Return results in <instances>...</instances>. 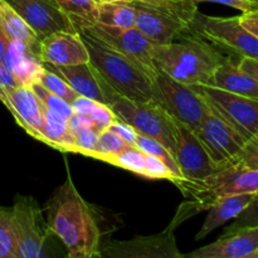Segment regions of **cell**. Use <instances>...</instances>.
Wrapping results in <instances>:
<instances>
[{
	"label": "cell",
	"instance_id": "cell-18",
	"mask_svg": "<svg viewBox=\"0 0 258 258\" xmlns=\"http://www.w3.org/2000/svg\"><path fill=\"white\" fill-rule=\"evenodd\" d=\"M15 122L35 140L44 143L43 103L28 86H19L8 95L4 102Z\"/></svg>",
	"mask_w": 258,
	"mask_h": 258
},
{
	"label": "cell",
	"instance_id": "cell-8",
	"mask_svg": "<svg viewBox=\"0 0 258 258\" xmlns=\"http://www.w3.org/2000/svg\"><path fill=\"white\" fill-rule=\"evenodd\" d=\"M118 120L128 123L139 135L155 139L175 158L176 122L154 102L120 98L111 105Z\"/></svg>",
	"mask_w": 258,
	"mask_h": 258
},
{
	"label": "cell",
	"instance_id": "cell-37",
	"mask_svg": "<svg viewBox=\"0 0 258 258\" xmlns=\"http://www.w3.org/2000/svg\"><path fill=\"white\" fill-rule=\"evenodd\" d=\"M196 4L198 3H216V4L227 5L229 8L239 10L242 14L244 13L258 12V0H191Z\"/></svg>",
	"mask_w": 258,
	"mask_h": 258
},
{
	"label": "cell",
	"instance_id": "cell-6",
	"mask_svg": "<svg viewBox=\"0 0 258 258\" xmlns=\"http://www.w3.org/2000/svg\"><path fill=\"white\" fill-rule=\"evenodd\" d=\"M136 13L135 28L156 45L169 44L190 32L191 19L198 12L194 2L171 8H159L131 0Z\"/></svg>",
	"mask_w": 258,
	"mask_h": 258
},
{
	"label": "cell",
	"instance_id": "cell-29",
	"mask_svg": "<svg viewBox=\"0 0 258 258\" xmlns=\"http://www.w3.org/2000/svg\"><path fill=\"white\" fill-rule=\"evenodd\" d=\"M72 20L95 23L98 4L95 0H54Z\"/></svg>",
	"mask_w": 258,
	"mask_h": 258
},
{
	"label": "cell",
	"instance_id": "cell-31",
	"mask_svg": "<svg viewBox=\"0 0 258 258\" xmlns=\"http://www.w3.org/2000/svg\"><path fill=\"white\" fill-rule=\"evenodd\" d=\"M38 83L42 85L45 90L52 92L53 95L58 96V97L62 98V100L67 101L70 105L78 97V96H80L71 88V86L68 85L63 78H60L59 76L50 72V71L45 70V68L43 70V72L40 73L39 78H38Z\"/></svg>",
	"mask_w": 258,
	"mask_h": 258
},
{
	"label": "cell",
	"instance_id": "cell-9",
	"mask_svg": "<svg viewBox=\"0 0 258 258\" xmlns=\"http://www.w3.org/2000/svg\"><path fill=\"white\" fill-rule=\"evenodd\" d=\"M189 28L193 34L234 53L239 59H258V38L239 23V17H209L198 10Z\"/></svg>",
	"mask_w": 258,
	"mask_h": 258
},
{
	"label": "cell",
	"instance_id": "cell-44",
	"mask_svg": "<svg viewBox=\"0 0 258 258\" xmlns=\"http://www.w3.org/2000/svg\"><path fill=\"white\" fill-rule=\"evenodd\" d=\"M238 67L248 75L253 76L258 80V59H251V58H241L237 62Z\"/></svg>",
	"mask_w": 258,
	"mask_h": 258
},
{
	"label": "cell",
	"instance_id": "cell-35",
	"mask_svg": "<svg viewBox=\"0 0 258 258\" xmlns=\"http://www.w3.org/2000/svg\"><path fill=\"white\" fill-rule=\"evenodd\" d=\"M145 178L164 179V180L173 181L174 184L178 180L163 160L148 154H145Z\"/></svg>",
	"mask_w": 258,
	"mask_h": 258
},
{
	"label": "cell",
	"instance_id": "cell-28",
	"mask_svg": "<svg viewBox=\"0 0 258 258\" xmlns=\"http://www.w3.org/2000/svg\"><path fill=\"white\" fill-rule=\"evenodd\" d=\"M106 163L145 178V154L136 149L135 146H130L126 150L110 156Z\"/></svg>",
	"mask_w": 258,
	"mask_h": 258
},
{
	"label": "cell",
	"instance_id": "cell-38",
	"mask_svg": "<svg viewBox=\"0 0 258 258\" xmlns=\"http://www.w3.org/2000/svg\"><path fill=\"white\" fill-rule=\"evenodd\" d=\"M238 163L252 169H258V134L247 141Z\"/></svg>",
	"mask_w": 258,
	"mask_h": 258
},
{
	"label": "cell",
	"instance_id": "cell-33",
	"mask_svg": "<svg viewBox=\"0 0 258 258\" xmlns=\"http://www.w3.org/2000/svg\"><path fill=\"white\" fill-rule=\"evenodd\" d=\"M73 136H75L76 154L95 159L96 153H97V131L93 128H87V130L77 131L73 134Z\"/></svg>",
	"mask_w": 258,
	"mask_h": 258
},
{
	"label": "cell",
	"instance_id": "cell-34",
	"mask_svg": "<svg viewBox=\"0 0 258 258\" xmlns=\"http://www.w3.org/2000/svg\"><path fill=\"white\" fill-rule=\"evenodd\" d=\"M254 227H258V193L254 196L253 201L249 203V206L224 231V233H232L238 229L254 228Z\"/></svg>",
	"mask_w": 258,
	"mask_h": 258
},
{
	"label": "cell",
	"instance_id": "cell-21",
	"mask_svg": "<svg viewBox=\"0 0 258 258\" xmlns=\"http://www.w3.org/2000/svg\"><path fill=\"white\" fill-rule=\"evenodd\" d=\"M3 64L10 71L20 86H28L38 82L43 64L32 49L20 42H10Z\"/></svg>",
	"mask_w": 258,
	"mask_h": 258
},
{
	"label": "cell",
	"instance_id": "cell-39",
	"mask_svg": "<svg viewBox=\"0 0 258 258\" xmlns=\"http://www.w3.org/2000/svg\"><path fill=\"white\" fill-rule=\"evenodd\" d=\"M19 86L20 85L15 80L14 76L10 73V71L3 63H0V101L4 103L7 101L8 95Z\"/></svg>",
	"mask_w": 258,
	"mask_h": 258
},
{
	"label": "cell",
	"instance_id": "cell-27",
	"mask_svg": "<svg viewBox=\"0 0 258 258\" xmlns=\"http://www.w3.org/2000/svg\"><path fill=\"white\" fill-rule=\"evenodd\" d=\"M0 258H20L10 208L0 207Z\"/></svg>",
	"mask_w": 258,
	"mask_h": 258
},
{
	"label": "cell",
	"instance_id": "cell-46",
	"mask_svg": "<svg viewBox=\"0 0 258 258\" xmlns=\"http://www.w3.org/2000/svg\"><path fill=\"white\" fill-rule=\"evenodd\" d=\"M12 40L5 35V33L0 29V63L4 62L5 54L8 52V48H9V44Z\"/></svg>",
	"mask_w": 258,
	"mask_h": 258
},
{
	"label": "cell",
	"instance_id": "cell-49",
	"mask_svg": "<svg viewBox=\"0 0 258 258\" xmlns=\"http://www.w3.org/2000/svg\"><path fill=\"white\" fill-rule=\"evenodd\" d=\"M242 258H254V254H251V256H247V257H242Z\"/></svg>",
	"mask_w": 258,
	"mask_h": 258
},
{
	"label": "cell",
	"instance_id": "cell-19",
	"mask_svg": "<svg viewBox=\"0 0 258 258\" xmlns=\"http://www.w3.org/2000/svg\"><path fill=\"white\" fill-rule=\"evenodd\" d=\"M258 251V227L223 233L216 242L194 249L185 258H242Z\"/></svg>",
	"mask_w": 258,
	"mask_h": 258
},
{
	"label": "cell",
	"instance_id": "cell-2",
	"mask_svg": "<svg viewBox=\"0 0 258 258\" xmlns=\"http://www.w3.org/2000/svg\"><path fill=\"white\" fill-rule=\"evenodd\" d=\"M228 57L208 40L189 33L169 44L155 45V67L188 86L209 85L217 68Z\"/></svg>",
	"mask_w": 258,
	"mask_h": 258
},
{
	"label": "cell",
	"instance_id": "cell-45",
	"mask_svg": "<svg viewBox=\"0 0 258 258\" xmlns=\"http://www.w3.org/2000/svg\"><path fill=\"white\" fill-rule=\"evenodd\" d=\"M136 2L145 3V4L154 5V7H159V8H171V7H179V5L186 4V3L191 2V0H181V2H171V0H136Z\"/></svg>",
	"mask_w": 258,
	"mask_h": 258
},
{
	"label": "cell",
	"instance_id": "cell-15",
	"mask_svg": "<svg viewBox=\"0 0 258 258\" xmlns=\"http://www.w3.org/2000/svg\"><path fill=\"white\" fill-rule=\"evenodd\" d=\"M37 34L38 39L55 32L77 33L75 22L54 0H5Z\"/></svg>",
	"mask_w": 258,
	"mask_h": 258
},
{
	"label": "cell",
	"instance_id": "cell-32",
	"mask_svg": "<svg viewBox=\"0 0 258 258\" xmlns=\"http://www.w3.org/2000/svg\"><path fill=\"white\" fill-rule=\"evenodd\" d=\"M29 87L32 88V91L34 92V95L37 96L38 100H39L40 102L43 103V106L47 107L48 110L54 111L58 115L63 116V117L66 118H68L73 113L72 107H71V105L67 101L62 100V98H59L58 96L53 95L52 92L45 90V88L43 87L42 85H39L38 82L32 83Z\"/></svg>",
	"mask_w": 258,
	"mask_h": 258
},
{
	"label": "cell",
	"instance_id": "cell-25",
	"mask_svg": "<svg viewBox=\"0 0 258 258\" xmlns=\"http://www.w3.org/2000/svg\"><path fill=\"white\" fill-rule=\"evenodd\" d=\"M136 13L131 2L98 4L96 22L98 24L117 28H135Z\"/></svg>",
	"mask_w": 258,
	"mask_h": 258
},
{
	"label": "cell",
	"instance_id": "cell-26",
	"mask_svg": "<svg viewBox=\"0 0 258 258\" xmlns=\"http://www.w3.org/2000/svg\"><path fill=\"white\" fill-rule=\"evenodd\" d=\"M134 146H135L136 149H139V150L143 151L144 154L155 156V158L163 160L164 163L166 164V166L170 169L171 173L176 176V179H178V180H176V183H179V181L183 179V176H181V173H180V169H179L175 158H174V156L171 155L168 150H166L165 146L161 145V144L159 143V141H156L155 139L148 138V136L138 135Z\"/></svg>",
	"mask_w": 258,
	"mask_h": 258
},
{
	"label": "cell",
	"instance_id": "cell-42",
	"mask_svg": "<svg viewBox=\"0 0 258 258\" xmlns=\"http://www.w3.org/2000/svg\"><path fill=\"white\" fill-rule=\"evenodd\" d=\"M97 102L91 98L82 97V96H78L72 103H71V107H72L73 112L76 113H88L90 115L91 111L96 107Z\"/></svg>",
	"mask_w": 258,
	"mask_h": 258
},
{
	"label": "cell",
	"instance_id": "cell-48",
	"mask_svg": "<svg viewBox=\"0 0 258 258\" xmlns=\"http://www.w3.org/2000/svg\"><path fill=\"white\" fill-rule=\"evenodd\" d=\"M97 4H103V3H117V2H131V0H95Z\"/></svg>",
	"mask_w": 258,
	"mask_h": 258
},
{
	"label": "cell",
	"instance_id": "cell-41",
	"mask_svg": "<svg viewBox=\"0 0 258 258\" xmlns=\"http://www.w3.org/2000/svg\"><path fill=\"white\" fill-rule=\"evenodd\" d=\"M68 125H70L71 131L73 134L81 130H87V128H93L95 122L91 115L88 113H76L73 112L72 115L68 117Z\"/></svg>",
	"mask_w": 258,
	"mask_h": 258
},
{
	"label": "cell",
	"instance_id": "cell-24",
	"mask_svg": "<svg viewBox=\"0 0 258 258\" xmlns=\"http://www.w3.org/2000/svg\"><path fill=\"white\" fill-rule=\"evenodd\" d=\"M44 127L43 136L44 144L63 153H76L75 136L68 125V118L58 115L54 111L48 110L43 106Z\"/></svg>",
	"mask_w": 258,
	"mask_h": 258
},
{
	"label": "cell",
	"instance_id": "cell-13",
	"mask_svg": "<svg viewBox=\"0 0 258 258\" xmlns=\"http://www.w3.org/2000/svg\"><path fill=\"white\" fill-rule=\"evenodd\" d=\"M100 258H185L179 249L174 231L136 236L130 239H112L101 244Z\"/></svg>",
	"mask_w": 258,
	"mask_h": 258
},
{
	"label": "cell",
	"instance_id": "cell-50",
	"mask_svg": "<svg viewBox=\"0 0 258 258\" xmlns=\"http://www.w3.org/2000/svg\"><path fill=\"white\" fill-rule=\"evenodd\" d=\"M254 258H258V251L254 253Z\"/></svg>",
	"mask_w": 258,
	"mask_h": 258
},
{
	"label": "cell",
	"instance_id": "cell-30",
	"mask_svg": "<svg viewBox=\"0 0 258 258\" xmlns=\"http://www.w3.org/2000/svg\"><path fill=\"white\" fill-rule=\"evenodd\" d=\"M130 146L133 145L123 141L120 136H117L115 133L107 128V130H103L98 134L97 153H96L95 159L106 163L110 156L116 155V154L126 150Z\"/></svg>",
	"mask_w": 258,
	"mask_h": 258
},
{
	"label": "cell",
	"instance_id": "cell-43",
	"mask_svg": "<svg viewBox=\"0 0 258 258\" xmlns=\"http://www.w3.org/2000/svg\"><path fill=\"white\" fill-rule=\"evenodd\" d=\"M239 23L248 30L249 33L258 38V12L256 13H244L238 15Z\"/></svg>",
	"mask_w": 258,
	"mask_h": 258
},
{
	"label": "cell",
	"instance_id": "cell-20",
	"mask_svg": "<svg viewBox=\"0 0 258 258\" xmlns=\"http://www.w3.org/2000/svg\"><path fill=\"white\" fill-rule=\"evenodd\" d=\"M208 86L258 101V80L242 71L231 58L217 68Z\"/></svg>",
	"mask_w": 258,
	"mask_h": 258
},
{
	"label": "cell",
	"instance_id": "cell-11",
	"mask_svg": "<svg viewBox=\"0 0 258 258\" xmlns=\"http://www.w3.org/2000/svg\"><path fill=\"white\" fill-rule=\"evenodd\" d=\"M212 108L242 138L251 140L258 134V101L213 86H196Z\"/></svg>",
	"mask_w": 258,
	"mask_h": 258
},
{
	"label": "cell",
	"instance_id": "cell-16",
	"mask_svg": "<svg viewBox=\"0 0 258 258\" xmlns=\"http://www.w3.org/2000/svg\"><path fill=\"white\" fill-rule=\"evenodd\" d=\"M43 68L59 76L76 93L91 98L97 103L111 106L120 100V96L108 86L90 62L76 66H52L42 63Z\"/></svg>",
	"mask_w": 258,
	"mask_h": 258
},
{
	"label": "cell",
	"instance_id": "cell-10",
	"mask_svg": "<svg viewBox=\"0 0 258 258\" xmlns=\"http://www.w3.org/2000/svg\"><path fill=\"white\" fill-rule=\"evenodd\" d=\"M73 22L77 27V30H83L120 54L127 57L128 59L145 70L153 78L158 73V68L155 67L153 59V52L156 44L150 42L139 29L108 27L98 23L81 22V20H73Z\"/></svg>",
	"mask_w": 258,
	"mask_h": 258
},
{
	"label": "cell",
	"instance_id": "cell-1",
	"mask_svg": "<svg viewBox=\"0 0 258 258\" xmlns=\"http://www.w3.org/2000/svg\"><path fill=\"white\" fill-rule=\"evenodd\" d=\"M47 224L68 252L97 254L102 244L100 224L90 204L76 188L67 165V178L48 201Z\"/></svg>",
	"mask_w": 258,
	"mask_h": 258
},
{
	"label": "cell",
	"instance_id": "cell-14",
	"mask_svg": "<svg viewBox=\"0 0 258 258\" xmlns=\"http://www.w3.org/2000/svg\"><path fill=\"white\" fill-rule=\"evenodd\" d=\"M175 160L183 176V179L175 184L178 186L203 181L223 169L212 160L196 133L178 122Z\"/></svg>",
	"mask_w": 258,
	"mask_h": 258
},
{
	"label": "cell",
	"instance_id": "cell-23",
	"mask_svg": "<svg viewBox=\"0 0 258 258\" xmlns=\"http://www.w3.org/2000/svg\"><path fill=\"white\" fill-rule=\"evenodd\" d=\"M0 29L10 40L23 43L38 55L40 40L37 34L5 0H0Z\"/></svg>",
	"mask_w": 258,
	"mask_h": 258
},
{
	"label": "cell",
	"instance_id": "cell-5",
	"mask_svg": "<svg viewBox=\"0 0 258 258\" xmlns=\"http://www.w3.org/2000/svg\"><path fill=\"white\" fill-rule=\"evenodd\" d=\"M153 102L175 122L191 131L201 126L211 111V106L196 86L178 82L159 70L153 78Z\"/></svg>",
	"mask_w": 258,
	"mask_h": 258
},
{
	"label": "cell",
	"instance_id": "cell-4",
	"mask_svg": "<svg viewBox=\"0 0 258 258\" xmlns=\"http://www.w3.org/2000/svg\"><path fill=\"white\" fill-rule=\"evenodd\" d=\"M78 33L88 50L90 63L121 98L153 102V77L145 70L83 30L78 29Z\"/></svg>",
	"mask_w": 258,
	"mask_h": 258
},
{
	"label": "cell",
	"instance_id": "cell-47",
	"mask_svg": "<svg viewBox=\"0 0 258 258\" xmlns=\"http://www.w3.org/2000/svg\"><path fill=\"white\" fill-rule=\"evenodd\" d=\"M95 254L87 253V252H68L67 258H93Z\"/></svg>",
	"mask_w": 258,
	"mask_h": 258
},
{
	"label": "cell",
	"instance_id": "cell-40",
	"mask_svg": "<svg viewBox=\"0 0 258 258\" xmlns=\"http://www.w3.org/2000/svg\"><path fill=\"white\" fill-rule=\"evenodd\" d=\"M108 130H111L112 133H115L116 135L120 136L123 141H126V143L130 144V145H133V146H134V144H135L136 138H138V135H139L133 126H130L128 123H126V122H123V121L118 120V118L115 121V122L111 123L110 127H108Z\"/></svg>",
	"mask_w": 258,
	"mask_h": 258
},
{
	"label": "cell",
	"instance_id": "cell-3",
	"mask_svg": "<svg viewBox=\"0 0 258 258\" xmlns=\"http://www.w3.org/2000/svg\"><path fill=\"white\" fill-rule=\"evenodd\" d=\"M179 189L188 201L179 207L174 219L166 227L171 231L199 212L208 211L217 199L241 194H257L258 169H252L241 163L232 164L206 180L184 184Z\"/></svg>",
	"mask_w": 258,
	"mask_h": 258
},
{
	"label": "cell",
	"instance_id": "cell-17",
	"mask_svg": "<svg viewBox=\"0 0 258 258\" xmlns=\"http://www.w3.org/2000/svg\"><path fill=\"white\" fill-rule=\"evenodd\" d=\"M38 58L52 66H76L90 62L88 50L80 33L55 32L39 42Z\"/></svg>",
	"mask_w": 258,
	"mask_h": 258
},
{
	"label": "cell",
	"instance_id": "cell-12",
	"mask_svg": "<svg viewBox=\"0 0 258 258\" xmlns=\"http://www.w3.org/2000/svg\"><path fill=\"white\" fill-rule=\"evenodd\" d=\"M194 133L218 166L226 168L239 161L246 140L212 107Z\"/></svg>",
	"mask_w": 258,
	"mask_h": 258
},
{
	"label": "cell",
	"instance_id": "cell-22",
	"mask_svg": "<svg viewBox=\"0 0 258 258\" xmlns=\"http://www.w3.org/2000/svg\"><path fill=\"white\" fill-rule=\"evenodd\" d=\"M254 196L256 194H241V196L224 197V198L217 199L209 207L206 221L196 236L197 241L204 239L214 229L223 226L224 223L232 219H236L253 201Z\"/></svg>",
	"mask_w": 258,
	"mask_h": 258
},
{
	"label": "cell",
	"instance_id": "cell-51",
	"mask_svg": "<svg viewBox=\"0 0 258 258\" xmlns=\"http://www.w3.org/2000/svg\"><path fill=\"white\" fill-rule=\"evenodd\" d=\"M171 2H181V0H171Z\"/></svg>",
	"mask_w": 258,
	"mask_h": 258
},
{
	"label": "cell",
	"instance_id": "cell-7",
	"mask_svg": "<svg viewBox=\"0 0 258 258\" xmlns=\"http://www.w3.org/2000/svg\"><path fill=\"white\" fill-rule=\"evenodd\" d=\"M10 213L20 258H54L48 244L53 233L34 198L17 196Z\"/></svg>",
	"mask_w": 258,
	"mask_h": 258
},
{
	"label": "cell",
	"instance_id": "cell-36",
	"mask_svg": "<svg viewBox=\"0 0 258 258\" xmlns=\"http://www.w3.org/2000/svg\"><path fill=\"white\" fill-rule=\"evenodd\" d=\"M91 117L93 118V130L97 131L98 134L103 130H107L112 122L117 120L113 111L111 110V106L103 105V103H97L96 107L91 111Z\"/></svg>",
	"mask_w": 258,
	"mask_h": 258
}]
</instances>
